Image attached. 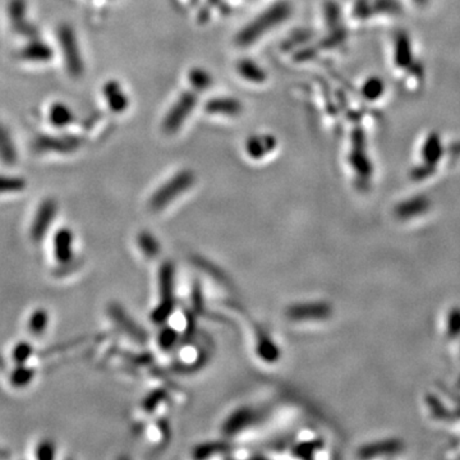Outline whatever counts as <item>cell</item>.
Masks as SVG:
<instances>
[{"label": "cell", "instance_id": "1", "mask_svg": "<svg viewBox=\"0 0 460 460\" xmlns=\"http://www.w3.org/2000/svg\"><path fill=\"white\" fill-rule=\"evenodd\" d=\"M291 3L289 1H278L270 5L267 10H263L256 19H252L247 26L239 31L237 35L235 43L239 47H245L254 45L265 34L271 31L274 27L280 26L285 19H289L291 14Z\"/></svg>", "mask_w": 460, "mask_h": 460}, {"label": "cell", "instance_id": "2", "mask_svg": "<svg viewBox=\"0 0 460 460\" xmlns=\"http://www.w3.org/2000/svg\"><path fill=\"white\" fill-rule=\"evenodd\" d=\"M58 41L63 50L68 73L75 78L81 77L85 71L84 58L81 56L78 40L73 29L68 25L60 26L58 29Z\"/></svg>", "mask_w": 460, "mask_h": 460}, {"label": "cell", "instance_id": "3", "mask_svg": "<svg viewBox=\"0 0 460 460\" xmlns=\"http://www.w3.org/2000/svg\"><path fill=\"white\" fill-rule=\"evenodd\" d=\"M197 101V95L195 93L187 91L180 95L162 121V131L167 134L177 133L196 108Z\"/></svg>", "mask_w": 460, "mask_h": 460}, {"label": "cell", "instance_id": "4", "mask_svg": "<svg viewBox=\"0 0 460 460\" xmlns=\"http://www.w3.org/2000/svg\"><path fill=\"white\" fill-rule=\"evenodd\" d=\"M431 208V201L424 196L407 198L394 207L393 216L398 223L408 224L421 220L424 216H427V214H430Z\"/></svg>", "mask_w": 460, "mask_h": 460}, {"label": "cell", "instance_id": "5", "mask_svg": "<svg viewBox=\"0 0 460 460\" xmlns=\"http://www.w3.org/2000/svg\"><path fill=\"white\" fill-rule=\"evenodd\" d=\"M195 182V175L189 170H183L175 177L169 179L152 197V206H164V204L169 202L173 198L179 196L182 192H186Z\"/></svg>", "mask_w": 460, "mask_h": 460}, {"label": "cell", "instance_id": "6", "mask_svg": "<svg viewBox=\"0 0 460 460\" xmlns=\"http://www.w3.org/2000/svg\"><path fill=\"white\" fill-rule=\"evenodd\" d=\"M27 4L26 0H10L8 5V16L13 29L19 35L26 38H35L38 36L36 27L27 22Z\"/></svg>", "mask_w": 460, "mask_h": 460}, {"label": "cell", "instance_id": "7", "mask_svg": "<svg viewBox=\"0 0 460 460\" xmlns=\"http://www.w3.org/2000/svg\"><path fill=\"white\" fill-rule=\"evenodd\" d=\"M404 451L403 442L398 439H383L367 444L361 449L362 458H394Z\"/></svg>", "mask_w": 460, "mask_h": 460}, {"label": "cell", "instance_id": "8", "mask_svg": "<svg viewBox=\"0 0 460 460\" xmlns=\"http://www.w3.org/2000/svg\"><path fill=\"white\" fill-rule=\"evenodd\" d=\"M38 151H57V152H71L80 146L77 137H54V136H40L34 142Z\"/></svg>", "mask_w": 460, "mask_h": 460}, {"label": "cell", "instance_id": "9", "mask_svg": "<svg viewBox=\"0 0 460 460\" xmlns=\"http://www.w3.org/2000/svg\"><path fill=\"white\" fill-rule=\"evenodd\" d=\"M103 94L108 106L114 113H123L130 106L128 96L124 93L122 86L117 81H108L103 87Z\"/></svg>", "mask_w": 460, "mask_h": 460}, {"label": "cell", "instance_id": "10", "mask_svg": "<svg viewBox=\"0 0 460 460\" xmlns=\"http://www.w3.org/2000/svg\"><path fill=\"white\" fill-rule=\"evenodd\" d=\"M205 110L211 115L238 117L242 113L243 106L239 100L233 97H215L207 101Z\"/></svg>", "mask_w": 460, "mask_h": 460}, {"label": "cell", "instance_id": "11", "mask_svg": "<svg viewBox=\"0 0 460 460\" xmlns=\"http://www.w3.org/2000/svg\"><path fill=\"white\" fill-rule=\"evenodd\" d=\"M440 330L444 339L448 341H457L460 339V307L451 306L442 313Z\"/></svg>", "mask_w": 460, "mask_h": 460}, {"label": "cell", "instance_id": "12", "mask_svg": "<svg viewBox=\"0 0 460 460\" xmlns=\"http://www.w3.org/2000/svg\"><path fill=\"white\" fill-rule=\"evenodd\" d=\"M19 57L23 60H29L34 63H47L54 57V53H53V49L49 47L47 43L38 41L35 38L21 50Z\"/></svg>", "mask_w": 460, "mask_h": 460}, {"label": "cell", "instance_id": "13", "mask_svg": "<svg viewBox=\"0 0 460 460\" xmlns=\"http://www.w3.org/2000/svg\"><path fill=\"white\" fill-rule=\"evenodd\" d=\"M276 140L271 134H257L248 138L245 143L247 154L254 159H261L269 152L275 150Z\"/></svg>", "mask_w": 460, "mask_h": 460}, {"label": "cell", "instance_id": "14", "mask_svg": "<svg viewBox=\"0 0 460 460\" xmlns=\"http://www.w3.org/2000/svg\"><path fill=\"white\" fill-rule=\"evenodd\" d=\"M54 252L58 261L60 263H66L71 260L73 254V234H71L69 230H58L54 239Z\"/></svg>", "mask_w": 460, "mask_h": 460}, {"label": "cell", "instance_id": "15", "mask_svg": "<svg viewBox=\"0 0 460 460\" xmlns=\"http://www.w3.org/2000/svg\"><path fill=\"white\" fill-rule=\"evenodd\" d=\"M56 211H57V204L53 199H47L40 206L35 223H34L35 226H34V234L36 237H41L40 234H44L47 226L53 221L56 216Z\"/></svg>", "mask_w": 460, "mask_h": 460}, {"label": "cell", "instance_id": "16", "mask_svg": "<svg viewBox=\"0 0 460 460\" xmlns=\"http://www.w3.org/2000/svg\"><path fill=\"white\" fill-rule=\"evenodd\" d=\"M237 71H238V75L251 84H263V81L267 78V75L265 73L263 68L251 59L239 60L237 63Z\"/></svg>", "mask_w": 460, "mask_h": 460}, {"label": "cell", "instance_id": "17", "mask_svg": "<svg viewBox=\"0 0 460 460\" xmlns=\"http://www.w3.org/2000/svg\"><path fill=\"white\" fill-rule=\"evenodd\" d=\"M73 119H75L73 112L66 104H53L49 109V121L57 128H64L73 122Z\"/></svg>", "mask_w": 460, "mask_h": 460}, {"label": "cell", "instance_id": "18", "mask_svg": "<svg viewBox=\"0 0 460 460\" xmlns=\"http://www.w3.org/2000/svg\"><path fill=\"white\" fill-rule=\"evenodd\" d=\"M0 159L7 164H14L17 160V150L10 137V132L0 123Z\"/></svg>", "mask_w": 460, "mask_h": 460}, {"label": "cell", "instance_id": "19", "mask_svg": "<svg viewBox=\"0 0 460 460\" xmlns=\"http://www.w3.org/2000/svg\"><path fill=\"white\" fill-rule=\"evenodd\" d=\"M411 43L405 35H400L395 41V63L398 66H408L411 63Z\"/></svg>", "mask_w": 460, "mask_h": 460}, {"label": "cell", "instance_id": "20", "mask_svg": "<svg viewBox=\"0 0 460 460\" xmlns=\"http://www.w3.org/2000/svg\"><path fill=\"white\" fill-rule=\"evenodd\" d=\"M49 325V315L45 310L35 311L29 319V332L34 335H41L45 332Z\"/></svg>", "mask_w": 460, "mask_h": 460}, {"label": "cell", "instance_id": "21", "mask_svg": "<svg viewBox=\"0 0 460 460\" xmlns=\"http://www.w3.org/2000/svg\"><path fill=\"white\" fill-rule=\"evenodd\" d=\"M189 82H191V85L195 87V90L201 91V90H206L211 86L213 78H211L210 73H207L206 71H204L201 68H195L189 73Z\"/></svg>", "mask_w": 460, "mask_h": 460}, {"label": "cell", "instance_id": "22", "mask_svg": "<svg viewBox=\"0 0 460 460\" xmlns=\"http://www.w3.org/2000/svg\"><path fill=\"white\" fill-rule=\"evenodd\" d=\"M34 370L26 366V363L23 365H19V367L13 371V374L10 376V380L14 386H26L29 385V383L34 378Z\"/></svg>", "mask_w": 460, "mask_h": 460}, {"label": "cell", "instance_id": "23", "mask_svg": "<svg viewBox=\"0 0 460 460\" xmlns=\"http://www.w3.org/2000/svg\"><path fill=\"white\" fill-rule=\"evenodd\" d=\"M25 188H26L25 179L0 175V193L19 192V191H23Z\"/></svg>", "mask_w": 460, "mask_h": 460}, {"label": "cell", "instance_id": "24", "mask_svg": "<svg viewBox=\"0 0 460 460\" xmlns=\"http://www.w3.org/2000/svg\"><path fill=\"white\" fill-rule=\"evenodd\" d=\"M32 352H34V347L31 344L26 341H21L14 347L12 354L17 365H23V363H27L29 358L32 356Z\"/></svg>", "mask_w": 460, "mask_h": 460}, {"label": "cell", "instance_id": "25", "mask_svg": "<svg viewBox=\"0 0 460 460\" xmlns=\"http://www.w3.org/2000/svg\"><path fill=\"white\" fill-rule=\"evenodd\" d=\"M383 91H384V86L378 78H371L363 86V95L370 100H375L377 97H380Z\"/></svg>", "mask_w": 460, "mask_h": 460}, {"label": "cell", "instance_id": "26", "mask_svg": "<svg viewBox=\"0 0 460 460\" xmlns=\"http://www.w3.org/2000/svg\"><path fill=\"white\" fill-rule=\"evenodd\" d=\"M54 444L51 441L40 442L38 446V458L40 459H51L54 457Z\"/></svg>", "mask_w": 460, "mask_h": 460}, {"label": "cell", "instance_id": "27", "mask_svg": "<svg viewBox=\"0 0 460 460\" xmlns=\"http://www.w3.org/2000/svg\"><path fill=\"white\" fill-rule=\"evenodd\" d=\"M413 1L415 4H418V5H423V4L427 3V0H413Z\"/></svg>", "mask_w": 460, "mask_h": 460}, {"label": "cell", "instance_id": "28", "mask_svg": "<svg viewBox=\"0 0 460 460\" xmlns=\"http://www.w3.org/2000/svg\"><path fill=\"white\" fill-rule=\"evenodd\" d=\"M210 1H211V3H213V4H216V3H217V1H219V0H210Z\"/></svg>", "mask_w": 460, "mask_h": 460}]
</instances>
